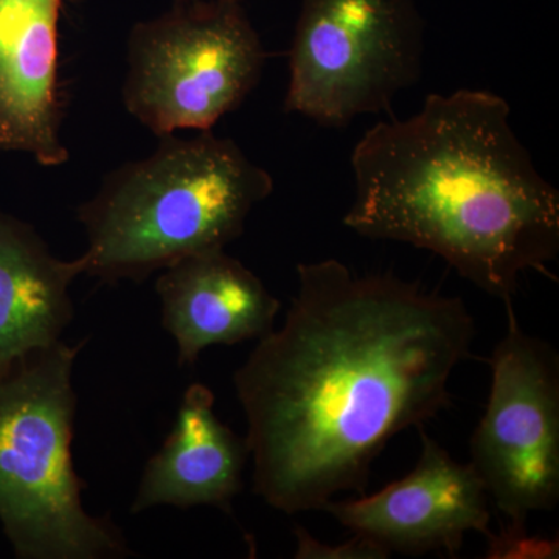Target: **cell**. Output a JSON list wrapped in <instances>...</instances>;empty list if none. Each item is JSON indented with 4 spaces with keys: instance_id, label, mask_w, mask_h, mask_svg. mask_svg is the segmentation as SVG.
<instances>
[{
    "instance_id": "6da1fadb",
    "label": "cell",
    "mask_w": 559,
    "mask_h": 559,
    "mask_svg": "<svg viewBox=\"0 0 559 559\" xmlns=\"http://www.w3.org/2000/svg\"><path fill=\"white\" fill-rule=\"evenodd\" d=\"M285 322L234 373L253 492L282 513L364 495L393 437L451 406L476 323L459 297L329 259L297 266Z\"/></svg>"
},
{
    "instance_id": "7a4b0ae2",
    "label": "cell",
    "mask_w": 559,
    "mask_h": 559,
    "mask_svg": "<svg viewBox=\"0 0 559 559\" xmlns=\"http://www.w3.org/2000/svg\"><path fill=\"white\" fill-rule=\"evenodd\" d=\"M352 168L344 224L360 237L430 250L506 305L527 272L554 278L559 193L536 170L499 95H428L409 119L367 131Z\"/></svg>"
},
{
    "instance_id": "3957f363",
    "label": "cell",
    "mask_w": 559,
    "mask_h": 559,
    "mask_svg": "<svg viewBox=\"0 0 559 559\" xmlns=\"http://www.w3.org/2000/svg\"><path fill=\"white\" fill-rule=\"evenodd\" d=\"M272 191L270 173L231 139L212 131L162 138L153 153L110 173L80 205L83 275L143 282L193 253L226 249Z\"/></svg>"
},
{
    "instance_id": "277c9868",
    "label": "cell",
    "mask_w": 559,
    "mask_h": 559,
    "mask_svg": "<svg viewBox=\"0 0 559 559\" xmlns=\"http://www.w3.org/2000/svg\"><path fill=\"white\" fill-rule=\"evenodd\" d=\"M86 342L32 349L0 370V524L21 559H117L132 550L83 506L72 457L73 366Z\"/></svg>"
},
{
    "instance_id": "5b68a950",
    "label": "cell",
    "mask_w": 559,
    "mask_h": 559,
    "mask_svg": "<svg viewBox=\"0 0 559 559\" xmlns=\"http://www.w3.org/2000/svg\"><path fill=\"white\" fill-rule=\"evenodd\" d=\"M123 103L157 138L212 131L255 90L266 50L240 0H180L128 38Z\"/></svg>"
},
{
    "instance_id": "8992f818",
    "label": "cell",
    "mask_w": 559,
    "mask_h": 559,
    "mask_svg": "<svg viewBox=\"0 0 559 559\" xmlns=\"http://www.w3.org/2000/svg\"><path fill=\"white\" fill-rule=\"evenodd\" d=\"M423 55L414 0H301L285 110L331 128L389 110L421 76Z\"/></svg>"
},
{
    "instance_id": "52a82bcc",
    "label": "cell",
    "mask_w": 559,
    "mask_h": 559,
    "mask_svg": "<svg viewBox=\"0 0 559 559\" xmlns=\"http://www.w3.org/2000/svg\"><path fill=\"white\" fill-rule=\"evenodd\" d=\"M506 310L469 463L507 521L527 524L530 514L554 510L559 500V358L521 329L513 304Z\"/></svg>"
},
{
    "instance_id": "ba28073f",
    "label": "cell",
    "mask_w": 559,
    "mask_h": 559,
    "mask_svg": "<svg viewBox=\"0 0 559 559\" xmlns=\"http://www.w3.org/2000/svg\"><path fill=\"white\" fill-rule=\"evenodd\" d=\"M418 430L421 454L407 476L371 496L333 499L322 511L390 554L443 550L454 557L468 533L489 532L487 487L471 463L452 459L425 426Z\"/></svg>"
},
{
    "instance_id": "9c48e42d",
    "label": "cell",
    "mask_w": 559,
    "mask_h": 559,
    "mask_svg": "<svg viewBox=\"0 0 559 559\" xmlns=\"http://www.w3.org/2000/svg\"><path fill=\"white\" fill-rule=\"evenodd\" d=\"M66 0H0V153L61 167L60 16Z\"/></svg>"
},
{
    "instance_id": "30bf717a",
    "label": "cell",
    "mask_w": 559,
    "mask_h": 559,
    "mask_svg": "<svg viewBox=\"0 0 559 559\" xmlns=\"http://www.w3.org/2000/svg\"><path fill=\"white\" fill-rule=\"evenodd\" d=\"M162 325L178 348L180 367L194 366L213 345L259 341L274 330L280 301L226 249L205 250L160 271Z\"/></svg>"
},
{
    "instance_id": "8fae6325",
    "label": "cell",
    "mask_w": 559,
    "mask_h": 559,
    "mask_svg": "<svg viewBox=\"0 0 559 559\" xmlns=\"http://www.w3.org/2000/svg\"><path fill=\"white\" fill-rule=\"evenodd\" d=\"M249 457L246 439L215 414L212 390L194 382L183 393L171 432L143 468L131 514L160 506L215 507L231 514Z\"/></svg>"
},
{
    "instance_id": "7c38bea8",
    "label": "cell",
    "mask_w": 559,
    "mask_h": 559,
    "mask_svg": "<svg viewBox=\"0 0 559 559\" xmlns=\"http://www.w3.org/2000/svg\"><path fill=\"white\" fill-rule=\"evenodd\" d=\"M80 257L61 260L31 224L0 210V370L61 341L75 316L70 286Z\"/></svg>"
},
{
    "instance_id": "4fadbf2b",
    "label": "cell",
    "mask_w": 559,
    "mask_h": 559,
    "mask_svg": "<svg viewBox=\"0 0 559 559\" xmlns=\"http://www.w3.org/2000/svg\"><path fill=\"white\" fill-rule=\"evenodd\" d=\"M488 559H557L559 558L558 538H544L532 535L527 524L507 522L498 533H487Z\"/></svg>"
},
{
    "instance_id": "5bb4252c",
    "label": "cell",
    "mask_w": 559,
    "mask_h": 559,
    "mask_svg": "<svg viewBox=\"0 0 559 559\" xmlns=\"http://www.w3.org/2000/svg\"><path fill=\"white\" fill-rule=\"evenodd\" d=\"M294 535L297 539V559H385L390 551L377 540L355 533L347 543L325 544L316 539L307 528L296 527Z\"/></svg>"
}]
</instances>
